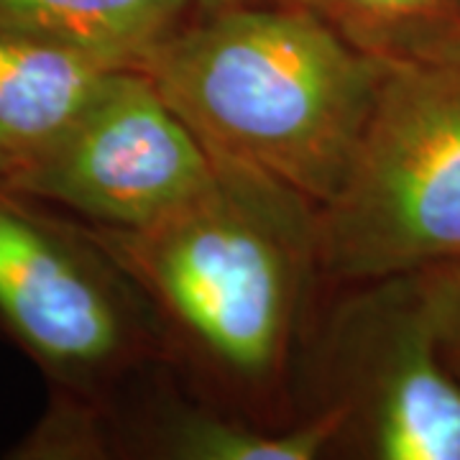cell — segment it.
I'll list each match as a JSON object with an SVG mask.
<instances>
[{
	"label": "cell",
	"mask_w": 460,
	"mask_h": 460,
	"mask_svg": "<svg viewBox=\"0 0 460 460\" xmlns=\"http://www.w3.org/2000/svg\"><path fill=\"white\" fill-rule=\"evenodd\" d=\"M435 295L440 307V335L456 350L460 363V263L435 279Z\"/></svg>",
	"instance_id": "cell-11"
},
{
	"label": "cell",
	"mask_w": 460,
	"mask_h": 460,
	"mask_svg": "<svg viewBox=\"0 0 460 460\" xmlns=\"http://www.w3.org/2000/svg\"><path fill=\"white\" fill-rule=\"evenodd\" d=\"M317 266L348 281L460 263V47L389 65L343 184L314 215Z\"/></svg>",
	"instance_id": "cell-3"
},
{
	"label": "cell",
	"mask_w": 460,
	"mask_h": 460,
	"mask_svg": "<svg viewBox=\"0 0 460 460\" xmlns=\"http://www.w3.org/2000/svg\"><path fill=\"white\" fill-rule=\"evenodd\" d=\"M131 289L84 226L0 181V332L57 386L93 389L131 358Z\"/></svg>",
	"instance_id": "cell-4"
},
{
	"label": "cell",
	"mask_w": 460,
	"mask_h": 460,
	"mask_svg": "<svg viewBox=\"0 0 460 460\" xmlns=\"http://www.w3.org/2000/svg\"><path fill=\"white\" fill-rule=\"evenodd\" d=\"M435 281L399 323L371 378V443L384 460H460V384L440 363Z\"/></svg>",
	"instance_id": "cell-6"
},
{
	"label": "cell",
	"mask_w": 460,
	"mask_h": 460,
	"mask_svg": "<svg viewBox=\"0 0 460 460\" xmlns=\"http://www.w3.org/2000/svg\"><path fill=\"white\" fill-rule=\"evenodd\" d=\"M115 72L0 29V181L11 184L57 141Z\"/></svg>",
	"instance_id": "cell-7"
},
{
	"label": "cell",
	"mask_w": 460,
	"mask_h": 460,
	"mask_svg": "<svg viewBox=\"0 0 460 460\" xmlns=\"http://www.w3.org/2000/svg\"><path fill=\"white\" fill-rule=\"evenodd\" d=\"M248 3H289V0H195V8L199 13H213L233 5H248Z\"/></svg>",
	"instance_id": "cell-12"
},
{
	"label": "cell",
	"mask_w": 460,
	"mask_h": 460,
	"mask_svg": "<svg viewBox=\"0 0 460 460\" xmlns=\"http://www.w3.org/2000/svg\"><path fill=\"white\" fill-rule=\"evenodd\" d=\"M192 8L195 0H0V29L105 69H138Z\"/></svg>",
	"instance_id": "cell-8"
},
{
	"label": "cell",
	"mask_w": 460,
	"mask_h": 460,
	"mask_svg": "<svg viewBox=\"0 0 460 460\" xmlns=\"http://www.w3.org/2000/svg\"><path fill=\"white\" fill-rule=\"evenodd\" d=\"M386 66L299 3H248L199 13L138 72L215 159L317 213L343 184Z\"/></svg>",
	"instance_id": "cell-1"
},
{
	"label": "cell",
	"mask_w": 460,
	"mask_h": 460,
	"mask_svg": "<svg viewBox=\"0 0 460 460\" xmlns=\"http://www.w3.org/2000/svg\"><path fill=\"white\" fill-rule=\"evenodd\" d=\"M345 404L287 432H263L235 420L184 411L164 428L162 447L181 460H313L348 425Z\"/></svg>",
	"instance_id": "cell-10"
},
{
	"label": "cell",
	"mask_w": 460,
	"mask_h": 460,
	"mask_svg": "<svg viewBox=\"0 0 460 460\" xmlns=\"http://www.w3.org/2000/svg\"><path fill=\"white\" fill-rule=\"evenodd\" d=\"M314 215L287 187L215 159L213 184L162 220L84 230L213 371L259 389L289 356L317 266Z\"/></svg>",
	"instance_id": "cell-2"
},
{
	"label": "cell",
	"mask_w": 460,
	"mask_h": 460,
	"mask_svg": "<svg viewBox=\"0 0 460 460\" xmlns=\"http://www.w3.org/2000/svg\"><path fill=\"white\" fill-rule=\"evenodd\" d=\"M310 8L350 47L381 65L460 47V0H289Z\"/></svg>",
	"instance_id": "cell-9"
},
{
	"label": "cell",
	"mask_w": 460,
	"mask_h": 460,
	"mask_svg": "<svg viewBox=\"0 0 460 460\" xmlns=\"http://www.w3.org/2000/svg\"><path fill=\"white\" fill-rule=\"evenodd\" d=\"M215 180V159L138 69L111 72L57 141L8 187L84 226L146 228Z\"/></svg>",
	"instance_id": "cell-5"
}]
</instances>
